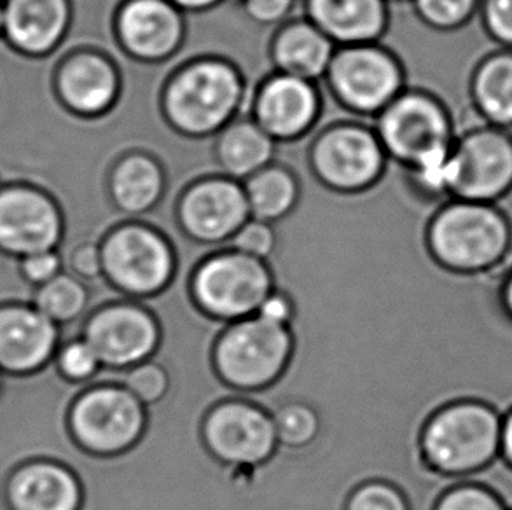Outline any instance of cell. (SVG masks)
<instances>
[{"label":"cell","instance_id":"obj_14","mask_svg":"<svg viewBox=\"0 0 512 510\" xmlns=\"http://www.w3.org/2000/svg\"><path fill=\"white\" fill-rule=\"evenodd\" d=\"M245 189L231 177H207L194 182L180 196L177 222L193 242L226 247L236 231L249 221Z\"/></svg>","mask_w":512,"mask_h":510},{"label":"cell","instance_id":"obj_13","mask_svg":"<svg viewBox=\"0 0 512 510\" xmlns=\"http://www.w3.org/2000/svg\"><path fill=\"white\" fill-rule=\"evenodd\" d=\"M203 439L215 458L240 467L266 462L278 446L271 414L247 400L212 407L203 420Z\"/></svg>","mask_w":512,"mask_h":510},{"label":"cell","instance_id":"obj_12","mask_svg":"<svg viewBox=\"0 0 512 510\" xmlns=\"http://www.w3.org/2000/svg\"><path fill=\"white\" fill-rule=\"evenodd\" d=\"M451 198L495 203L512 193V133L481 123L458 133L453 145Z\"/></svg>","mask_w":512,"mask_h":510},{"label":"cell","instance_id":"obj_28","mask_svg":"<svg viewBox=\"0 0 512 510\" xmlns=\"http://www.w3.org/2000/svg\"><path fill=\"white\" fill-rule=\"evenodd\" d=\"M32 304L58 325L84 322L90 315L91 287L81 278L62 271L35 289Z\"/></svg>","mask_w":512,"mask_h":510},{"label":"cell","instance_id":"obj_51","mask_svg":"<svg viewBox=\"0 0 512 510\" xmlns=\"http://www.w3.org/2000/svg\"><path fill=\"white\" fill-rule=\"evenodd\" d=\"M511 133H512V130H511Z\"/></svg>","mask_w":512,"mask_h":510},{"label":"cell","instance_id":"obj_15","mask_svg":"<svg viewBox=\"0 0 512 510\" xmlns=\"http://www.w3.org/2000/svg\"><path fill=\"white\" fill-rule=\"evenodd\" d=\"M65 221L58 203L34 186L0 187V250L14 257L60 249Z\"/></svg>","mask_w":512,"mask_h":510},{"label":"cell","instance_id":"obj_18","mask_svg":"<svg viewBox=\"0 0 512 510\" xmlns=\"http://www.w3.org/2000/svg\"><path fill=\"white\" fill-rule=\"evenodd\" d=\"M116 34L140 62L167 60L184 39V16L170 0H126L116 16Z\"/></svg>","mask_w":512,"mask_h":510},{"label":"cell","instance_id":"obj_16","mask_svg":"<svg viewBox=\"0 0 512 510\" xmlns=\"http://www.w3.org/2000/svg\"><path fill=\"white\" fill-rule=\"evenodd\" d=\"M254 121L277 142L305 137L319 123L322 95L312 81L277 74L254 97Z\"/></svg>","mask_w":512,"mask_h":510},{"label":"cell","instance_id":"obj_46","mask_svg":"<svg viewBox=\"0 0 512 510\" xmlns=\"http://www.w3.org/2000/svg\"><path fill=\"white\" fill-rule=\"evenodd\" d=\"M58 49H63V51H65V56H67V49H65V48H58ZM16 53H20V51H16ZM11 56H13V55H11ZM11 56H9V58H11ZM9 58H7V60H9ZM100 184H102V175H100V180H98V187H97V191H95V196H93V200L90 201V205H88V207L84 208V212H86V210H88V208L91 207V203H93V201H95V198H97V193H98V189H100ZM84 212H83V214H84ZM83 214H79V215H77V217H81V215H83ZM77 217H74V219H77ZM74 219H65V221H74Z\"/></svg>","mask_w":512,"mask_h":510},{"label":"cell","instance_id":"obj_38","mask_svg":"<svg viewBox=\"0 0 512 510\" xmlns=\"http://www.w3.org/2000/svg\"><path fill=\"white\" fill-rule=\"evenodd\" d=\"M20 268L28 282L39 287L62 273V254H60V250L56 249L25 255L20 259Z\"/></svg>","mask_w":512,"mask_h":510},{"label":"cell","instance_id":"obj_31","mask_svg":"<svg viewBox=\"0 0 512 510\" xmlns=\"http://www.w3.org/2000/svg\"><path fill=\"white\" fill-rule=\"evenodd\" d=\"M434 510H509L495 491L476 479L451 477Z\"/></svg>","mask_w":512,"mask_h":510},{"label":"cell","instance_id":"obj_3","mask_svg":"<svg viewBox=\"0 0 512 510\" xmlns=\"http://www.w3.org/2000/svg\"><path fill=\"white\" fill-rule=\"evenodd\" d=\"M243 81L235 65L200 60L182 67L168 81L161 97L165 118L187 137L221 133L240 111Z\"/></svg>","mask_w":512,"mask_h":510},{"label":"cell","instance_id":"obj_47","mask_svg":"<svg viewBox=\"0 0 512 510\" xmlns=\"http://www.w3.org/2000/svg\"><path fill=\"white\" fill-rule=\"evenodd\" d=\"M4 35V0H0V37Z\"/></svg>","mask_w":512,"mask_h":510},{"label":"cell","instance_id":"obj_5","mask_svg":"<svg viewBox=\"0 0 512 510\" xmlns=\"http://www.w3.org/2000/svg\"><path fill=\"white\" fill-rule=\"evenodd\" d=\"M374 131L388 158L408 170L453 149L458 131L436 93L409 88L376 114Z\"/></svg>","mask_w":512,"mask_h":510},{"label":"cell","instance_id":"obj_11","mask_svg":"<svg viewBox=\"0 0 512 510\" xmlns=\"http://www.w3.org/2000/svg\"><path fill=\"white\" fill-rule=\"evenodd\" d=\"M388 156L373 128L336 123L310 137V165L317 179L331 189L352 193L380 179Z\"/></svg>","mask_w":512,"mask_h":510},{"label":"cell","instance_id":"obj_34","mask_svg":"<svg viewBox=\"0 0 512 510\" xmlns=\"http://www.w3.org/2000/svg\"><path fill=\"white\" fill-rule=\"evenodd\" d=\"M346 510H411L408 500L397 486L383 481L362 484L353 491Z\"/></svg>","mask_w":512,"mask_h":510},{"label":"cell","instance_id":"obj_1","mask_svg":"<svg viewBox=\"0 0 512 510\" xmlns=\"http://www.w3.org/2000/svg\"><path fill=\"white\" fill-rule=\"evenodd\" d=\"M430 254L460 275L499 268L512 252V219L495 203L448 198L427 224Z\"/></svg>","mask_w":512,"mask_h":510},{"label":"cell","instance_id":"obj_30","mask_svg":"<svg viewBox=\"0 0 512 510\" xmlns=\"http://www.w3.org/2000/svg\"><path fill=\"white\" fill-rule=\"evenodd\" d=\"M418 20L436 32H457L479 13L481 0H409Z\"/></svg>","mask_w":512,"mask_h":510},{"label":"cell","instance_id":"obj_44","mask_svg":"<svg viewBox=\"0 0 512 510\" xmlns=\"http://www.w3.org/2000/svg\"><path fill=\"white\" fill-rule=\"evenodd\" d=\"M60 48L67 49V56L70 55L69 44H62V46H60ZM14 53H16V51H14ZM14 53H13V55H14ZM9 56H11V55H9ZM9 56H7V58H9ZM7 58H6V60H7ZM6 60H2V62H6ZM2 62H0V63H2ZM98 119H100V118H98ZM102 191H104V180H102V184H100V189H98L97 198H95V201H93V203H91V205H97V201L100 200V196H102ZM91 212H93V207L88 208V210H86V212H84V214L81 215V217H77V219H74V221H65V219H63V221H65V224H77V222H81V221H83V219H86V217H88V215H90Z\"/></svg>","mask_w":512,"mask_h":510},{"label":"cell","instance_id":"obj_35","mask_svg":"<svg viewBox=\"0 0 512 510\" xmlns=\"http://www.w3.org/2000/svg\"><path fill=\"white\" fill-rule=\"evenodd\" d=\"M277 243L275 226L270 222L257 221L250 217L242 228L236 231L235 236L226 243V249L238 250L243 254L254 255L259 259H268Z\"/></svg>","mask_w":512,"mask_h":510},{"label":"cell","instance_id":"obj_26","mask_svg":"<svg viewBox=\"0 0 512 510\" xmlns=\"http://www.w3.org/2000/svg\"><path fill=\"white\" fill-rule=\"evenodd\" d=\"M165 189V175L151 156L133 152L118 161L109 177L114 205L126 217H142L153 210Z\"/></svg>","mask_w":512,"mask_h":510},{"label":"cell","instance_id":"obj_22","mask_svg":"<svg viewBox=\"0 0 512 510\" xmlns=\"http://www.w3.org/2000/svg\"><path fill=\"white\" fill-rule=\"evenodd\" d=\"M306 14L343 46L380 41L390 25L388 0H306Z\"/></svg>","mask_w":512,"mask_h":510},{"label":"cell","instance_id":"obj_39","mask_svg":"<svg viewBox=\"0 0 512 510\" xmlns=\"http://www.w3.org/2000/svg\"><path fill=\"white\" fill-rule=\"evenodd\" d=\"M296 0H242L250 20L259 25H277L292 13Z\"/></svg>","mask_w":512,"mask_h":510},{"label":"cell","instance_id":"obj_27","mask_svg":"<svg viewBox=\"0 0 512 510\" xmlns=\"http://www.w3.org/2000/svg\"><path fill=\"white\" fill-rule=\"evenodd\" d=\"M243 189L249 201L250 215L257 221L277 224L298 205V179L282 163H271L252 175L245 180Z\"/></svg>","mask_w":512,"mask_h":510},{"label":"cell","instance_id":"obj_20","mask_svg":"<svg viewBox=\"0 0 512 510\" xmlns=\"http://www.w3.org/2000/svg\"><path fill=\"white\" fill-rule=\"evenodd\" d=\"M72 23V0H4V37L23 55L55 53Z\"/></svg>","mask_w":512,"mask_h":510},{"label":"cell","instance_id":"obj_32","mask_svg":"<svg viewBox=\"0 0 512 510\" xmlns=\"http://www.w3.org/2000/svg\"><path fill=\"white\" fill-rule=\"evenodd\" d=\"M280 444L305 446L319 434V416L303 402H289L271 414Z\"/></svg>","mask_w":512,"mask_h":510},{"label":"cell","instance_id":"obj_21","mask_svg":"<svg viewBox=\"0 0 512 510\" xmlns=\"http://www.w3.org/2000/svg\"><path fill=\"white\" fill-rule=\"evenodd\" d=\"M13 510H79L83 488L62 463L35 460L16 470L7 483Z\"/></svg>","mask_w":512,"mask_h":510},{"label":"cell","instance_id":"obj_25","mask_svg":"<svg viewBox=\"0 0 512 510\" xmlns=\"http://www.w3.org/2000/svg\"><path fill=\"white\" fill-rule=\"evenodd\" d=\"M469 98L481 123L512 130V49L479 60L469 79Z\"/></svg>","mask_w":512,"mask_h":510},{"label":"cell","instance_id":"obj_8","mask_svg":"<svg viewBox=\"0 0 512 510\" xmlns=\"http://www.w3.org/2000/svg\"><path fill=\"white\" fill-rule=\"evenodd\" d=\"M104 276L126 296L149 297L172 282L177 254L161 229L128 221L111 229L100 243Z\"/></svg>","mask_w":512,"mask_h":510},{"label":"cell","instance_id":"obj_6","mask_svg":"<svg viewBox=\"0 0 512 510\" xmlns=\"http://www.w3.org/2000/svg\"><path fill=\"white\" fill-rule=\"evenodd\" d=\"M273 290L266 261L238 250H215L194 268L191 278L196 304L228 324L254 317Z\"/></svg>","mask_w":512,"mask_h":510},{"label":"cell","instance_id":"obj_33","mask_svg":"<svg viewBox=\"0 0 512 510\" xmlns=\"http://www.w3.org/2000/svg\"><path fill=\"white\" fill-rule=\"evenodd\" d=\"M55 360L60 373L70 381L91 380L104 367L97 352L84 338L63 341L56 352Z\"/></svg>","mask_w":512,"mask_h":510},{"label":"cell","instance_id":"obj_24","mask_svg":"<svg viewBox=\"0 0 512 510\" xmlns=\"http://www.w3.org/2000/svg\"><path fill=\"white\" fill-rule=\"evenodd\" d=\"M278 142L254 119L231 121L215 142V159L226 177L247 180L275 163Z\"/></svg>","mask_w":512,"mask_h":510},{"label":"cell","instance_id":"obj_49","mask_svg":"<svg viewBox=\"0 0 512 510\" xmlns=\"http://www.w3.org/2000/svg\"><path fill=\"white\" fill-rule=\"evenodd\" d=\"M2 383H4V373L0 371V390H2Z\"/></svg>","mask_w":512,"mask_h":510},{"label":"cell","instance_id":"obj_2","mask_svg":"<svg viewBox=\"0 0 512 510\" xmlns=\"http://www.w3.org/2000/svg\"><path fill=\"white\" fill-rule=\"evenodd\" d=\"M502 420L504 413L486 400L446 402L423 425V460L441 476H476L500 458Z\"/></svg>","mask_w":512,"mask_h":510},{"label":"cell","instance_id":"obj_29","mask_svg":"<svg viewBox=\"0 0 512 510\" xmlns=\"http://www.w3.org/2000/svg\"><path fill=\"white\" fill-rule=\"evenodd\" d=\"M100 373L105 385L123 386L137 399L142 400L146 406L163 399L170 386L165 367L153 359L146 360L137 366L126 367V369L102 367Z\"/></svg>","mask_w":512,"mask_h":510},{"label":"cell","instance_id":"obj_36","mask_svg":"<svg viewBox=\"0 0 512 510\" xmlns=\"http://www.w3.org/2000/svg\"><path fill=\"white\" fill-rule=\"evenodd\" d=\"M63 271L81 278L88 285L104 278V262L100 243L84 242L76 245L67 254L62 255Z\"/></svg>","mask_w":512,"mask_h":510},{"label":"cell","instance_id":"obj_17","mask_svg":"<svg viewBox=\"0 0 512 510\" xmlns=\"http://www.w3.org/2000/svg\"><path fill=\"white\" fill-rule=\"evenodd\" d=\"M62 345V325L34 304L0 306V371L30 374L48 366Z\"/></svg>","mask_w":512,"mask_h":510},{"label":"cell","instance_id":"obj_42","mask_svg":"<svg viewBox=\"0 0 512 510\" xmlns=\"http://www.w3.org/2000/svg\"><path fill=\"white\" fill-rule=\"evenodd\" d=\"M500 460L512 469V407L504 413L502 420V449H500Z\"/></svg>","mask_w":512,"mask_h":510},{"label":"cell","instance_id":"obj_48","mask_svg":"<svg viewBox=\"0 0 512 510\" xmlns=\"http://www.w3.org/2000/svg\"><path fill=\"white\" fill-rule=\"evenodd\" d=\"M63 44H69V42H63ZM70 46V44H69ZM14 51H16V49H14ZM13 51V53H14ZM13 53H11V55H13ZM70 53H72V46H70ZM4 60H6V58H4ZM0 62H2V60H0ZM102 196H104V193H102ZM102 196H100V198H102ZM93 210H95V208H93ZM91 214H93V212H91ZM91 214L88 215V217H91ZM88 217H86V219H88ZM86 219H83V221L81 222H84L86 221ZM81 222H77V224H81ZM77 224H65V226H77Z\"/></svg>","mask_w":512,"mask_h":510},{"label":"cell","instance_id":"obj_7","mask_svg":"<svg viewBox=\"0 0 512 510\" xmlns=\"http://www.w3.org/2000/svg\"><path fill=\"white\" fill-rule=\"evenodd\" d=\"M292 353L289 325L266 318H242L222 331L214 348V364L226 385L261 390L284 373Z\"/></svg>","mask_w":512,"mask_h":510},{"label":"cell","instance_id":"obj_43","mask_svg":"<svg viewBox=\"0 0 512 510\" xmlns=\"http://www.w3.org/2000/svg\"><path fill=\"white\" fill-rule=\"evenodd\" d=\"M173 6L179 7L180 11H189V13H198V11H205V9H212L217 6L222 0H170Z\"/></svg>","mask_w":512,"mask_h":510},{"label":"cell","instance_id":"obj_41","mask_svg":"<svg viewBox=\"0 0 512 510\" xmlns=\"http://www.w3.org/2000/svg\"><path fill=\"white\" fill-rule=\"evenodd\" d=\"M499 301L502 310L512 320V252L507 259L499 285Z\"/></svg>","mask_w":512,"mask_h":510},{"label":"cell","instance_id":"obj_37","mask_svg":"<svg viewBox=\"0 0 512 510\" xmlns=\"http://www.w3.org/2000/svg\"><path fill=\"white\" fill-rule=\"evenodd\" d=\"M478 16L493 42L512 49V0H481Z\"/></svg>","mask_w":512,"mask_h":510},{"label":"cell","instance_id":"obj_9","mask_svg":"<svg viewBox=\"0 0 512 510\" xmlns=\"http://www.w3.org/2000/svg\"><path fill=\"white\" fill-rule=\"evenodd\" d=\"M327 86L346 109L376 116L406 90V69L394 51L380 44H353L334 53Z\"/></svg>","mask_w":512,"mask_h":510},{"label":"cell","instance_id":"obj_50","mask_svg":"<svg viewBox=\"0 0 512 510\" xmlns=\"http://www.w3.org/2000/svg\"><path fill=\"white\" fill-rule=\"evenodd\" d=\"M509 510H512V505H511V507H509Z\"/></svg>","mask_w":512,"mask_h":510},{"label":"cell","instance_id":"obj_40","mask_svg":"<svg viewBox=\"0 0 512 510\" xmlns=\"http://www.w3.org/2000/svg\"><path fill=\"white\" fill-rule=\"evenodd\" d=\"M292 303L289 297L285 296L280 290H273L266 301L261 304V308L256 315L266 318L275 324L289 325L292 318Z\"/></svg>","mask_w":512,"mask_h":510},{"label":"cell","instance_id":"obj_23","mask_svg":"<svg viewBox=\"0 0 512 510\" xmlns=\"http://www.w3.org/2000/svg\"><path fill=\"white\" fill-rule=\"evenodd\" d=\"M334 44L312 21H294L278 32L271 56L282 74L319 81L333 62Z\"/></svg>","mask_w":512,"mask_h":510},{"label":"cell","instance_id":"obj_19","mask_svg":"<svg viewBox=\"0 0 512 510\" xmlns=\"http://www.w3.org/2000/svg\"><path fill=\"white\" fill-rule=\"evenodd\" d=\"M118 70L95 49L72 51L56 70L55 88L62 104L83 118H100L111 112L119 97Z\"/></svg>","mask_w":512,"mask_h":510},{"label":"cell","instance_id":"obj_10","mask_svg":"<svg viewBox=\"0 0 512 510\" xmlns=\"http://www.w3.org/2000/svg\"><path fill=\"white\" fill-rule=\"evenodd\" d=\"M146 425V404L119 385L91 386L70 407V432L93 455H118L132 448Z\"/></svg>","mask_w":512,"mask_h":510},{"label":"cell","instance_id":"obj_45","mask_svg":"<svg viewBox=\"0 0 512 510\" xmlns=\"http://www.w3.org/2000/svg\"><path fill=\"white\" fill-rule=\"evenodd\" d=\"M56 51H60V53H62V55H63V58H65V51H63V49H56ZM14 55H23V53H14ZM13 56H11V58H13ZM11 58H9V60H11ZM6 62H7V60H6ZM2 63H4V62H2ZM93 119H97V118H93ZM97 121H98V119H97ZM95 135H97V133H95ZM98 180H100V170H97V179H95V186H93V191H91L90 198H88V201H86V203H84L83 208H81V210H79V212H76V214L69 215V217H65V215H63V219H74V217H77V215L83 214L84 208H86V207H88V205H90V201L93 200V196H95V191H97V187H98Z\"/></svg>","mask_w":512,"mask_h":510},{"label":"cell","instance_id":"obj_4","mask_svg":"<svg viewBox=\"0 0 512 510\" xmlns=\"http://www.w3.org/2000/svg\"><path fill=\"white\" fill-rule=\"evenodd\" d=\"M90 311L81 338L97 352L102 366L126 369L151 360L161 341L158 320L142 304L133 301L104 278L91 285Z\"/></svg>","mask_w":512,"mask_h":510}]
</instances>
